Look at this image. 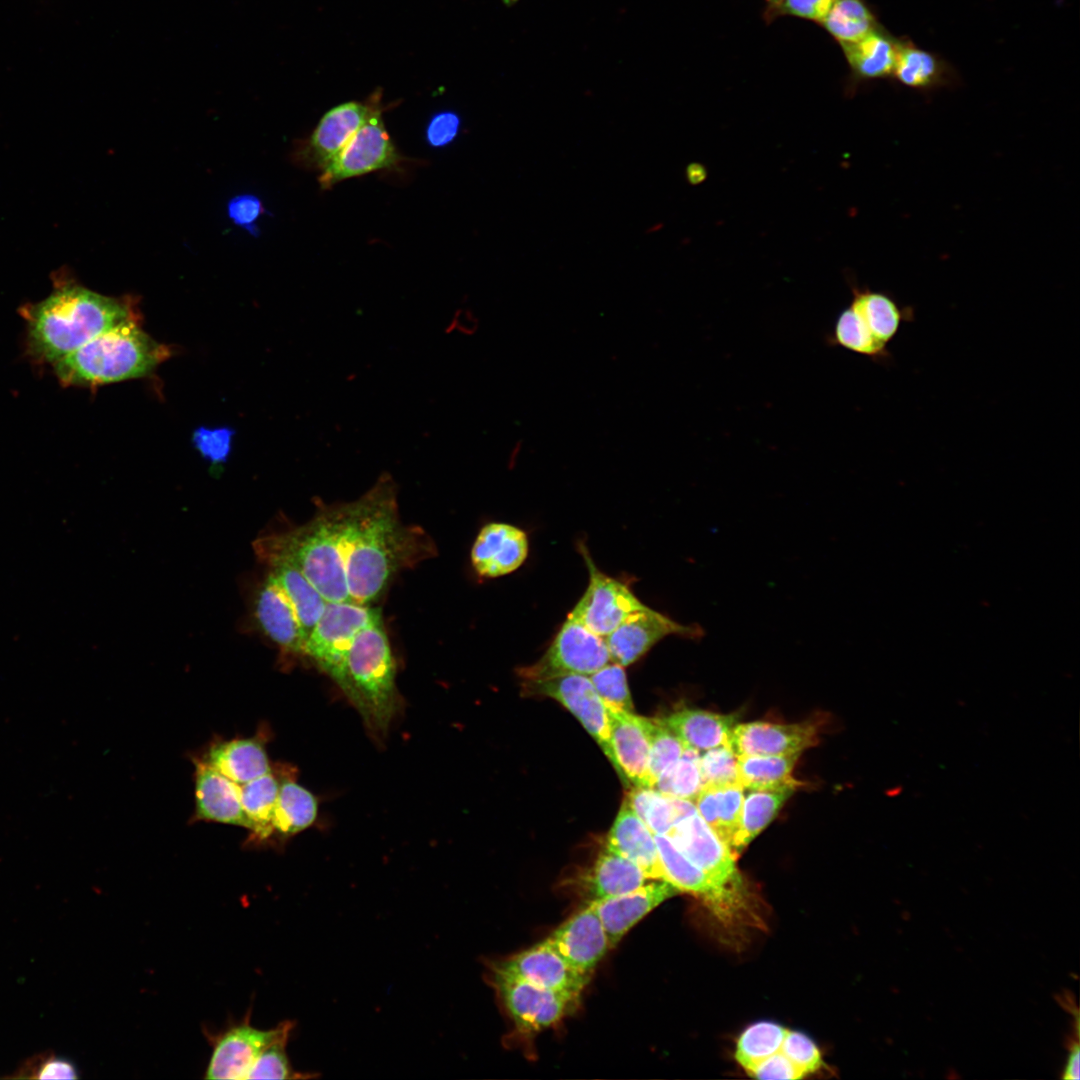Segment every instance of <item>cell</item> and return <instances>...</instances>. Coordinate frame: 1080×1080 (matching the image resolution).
<instances>
[{"instance_id": "6da1fadb", "label": "cell", "mask_w": 1080, "mask_h": 1080, "mask_svg": "<svg viewBox=\"0 0 1080 1080\" xmlns=\"http://www.w3.org/2000/svg\"><path fill=\"white\" fill-rule=\"evenodd\" d=\"M396 495L394 480L383 473L350 503L345 574L352 602L369 605L396 572L433 552L423 531L399 521Z\"/></svg>"}, {"instance_id": "7a4b0ae2", "label": "cell", "mask_w": 1080, "mask_h": 1080, "mask_svg": "<svg viewBox=\"0 0 1080 1080\" xmlns=\"http://www.w3.org/2000/svg\"><path fill=\"white\" fill-rule=\"evenodd\" d=\"M54 283L48 297L21 310L29 353L40 362L53 365L99 334L136 318L128 298L101 295L64 276Z\"/></svg>"}, {"instance_id": "3957f363", "label": "cell", "mask_w": 1080, "mask_h": 1080, "mask_svg": "<svg viewBox=\"0 0 1080 1080\" xmlns=\"http://www.w3.org/2000/svg\"><path fill=\"white\" fill-rule=\"evenodd\" d=\"M350 503L322 510L311 521L285 533L259 538L258 556L296 567L327 602L351 601L345 574Z\"/></svg>"}, {"instance_id": "277c9868", "label": "cell", "mask_w": 1080, "mask_h": 1080, "mask_svg": "<svg viewBox=\"0 0 1080 1080\" xmlns=\"http://www.w3.org/2000/svg\"><path fill=\"white\" fill-rule=\"evenodd\" d=\"M169 354L168 347L146 334L134 318L99 334L53 366L63 384L92 386L146 376Z\"/></svg>"}, {"instance_id": "5b68a950", "label": "cell", "mask_w": 1080, "mask_h": 1080, "mask_svg": "<svg viewBox=\"0 0 1080 1080\" xmlns=\"http://www.w3.org/2000/svg\"><path fill=\"white\" fill-rule=\"evenodd\" d=\"M341 690L359 712L369 733L386 736L400 709L396 664L382 618L355 637L346 659Z\"/></svg>"}, {"instance_id": "8992f818", "label": "cell", "mask_w": 1080, "mask_h": 1080, "mask_svg": "<svg viewBox=\"0 0 1080 1080\" xmlns=\"http://www.w3.org/2000/svg\"><path fill=\"white\" fill-rule=\"evenodd\" d=\"M654 838L666 881L681 893L687 892L697 897L725 927L759 925L761 918L755 911V897H743L717 885L687 859L666 835L655 834Z\"/></svg>"}, {"instance_id": "52a82bcc", "label": "cell", "mask_w": 1080, "mask_h": 1080, "mask_svg": "<svg viewBox=\"0 0 1080 1080\" xmlns=\"http://www.w3.org/2000/svg\"><path fill=\"white\" fill-rule=\"evenodd\" d=\"M381 618L380 610L369 605L327 602L307 638L304 655L341 687L348 652L356 635Z\"/></svg>"}, {"instance_id": "ba28073f", "label": "cell", "mask_w": 1080, "mask_h": 1080, "mask_svg": "<svg viewBox=\"0 0 1080 1080\" xmlns=\"http://www.w3.org/2000/svg\"><path fill=\"white\" fill-rule=\"evenodd\" d=\"M489 982L517 1030L535 1034L560 1022L577 1008L578 993L549 990L489 966Z\"/></svg>"}, {"instance_id": "9c48e42d", "label": "cell", "mask_w": 1080, "mask_h": 1080, "mask_svg": "<svg viewBox=\"0 0 1080 1080\" xmlns=\"http://www.w3.org/2000/svg\"><path fill=\"white\" fill-rule=\"evenodd\" d=\"M609 662L605 639L568 614L543 656L534 664L520 668L518 674L523 682L569 674L590 676Z\"/></svg>"}, {"instance_id": "30bf717a", "label": "cell", "mask_w": 1080, "mask_h": 1080, "mask_svg": "<svg viewBox=\"0 0 1080 1080\" xmlns=\"http://www.w3.org/2000/svg\"><path fill=\"white\" fill-rule=\"evenodd\" d=\"M664 835L714 883L740 896L754 898L737 868V857L697 812L678 820Z\"/></svg>"}, {"instance_id": "8fae6325", "label": "cell", "mask_w": 1080, "mask_h": 1080, "mask_svg": "<svg viewBox=\"0 0 1080 1080\" xmlns=\"http://www.w3.org/2000/svg\"><path fill=\"white\" fill-rule=\"evenodd\" d=\"M250 1018L249 1011L242 1021L232 1022L222 1030H203L212 1047L206 1079H247L263 1051L294 1027L292 1021L286 1020L274 1028L261 1030L251 1025Z\"/></svg>"}, {"instance_id": "7c38bea8", "label": "cell", "mask_w": 1080, "mask_h": 1080, "mask_svg": "<svg viewBox=\"0 0 1080 1080\" xmlns=\"http://www.w3.org/2000/svg\"><path fill=\"white\" fill-rule=\"evenodd\" d=\"M400 156L384 126L380 105L323 169L319 178L322 188L367 173L392 168Z\"/></svg>"}, {"instance_id": "4fadbf2b", "label": "cell", "mask_w": 1080, "mask_h": 1080, "mask_svg": "<svg viewBox=\"0 0 1080 1080\" xmlns=\"http://www.w3.org/2000/svg\"><path fill=\"white\" fill-rule=\"evenodd\" d=\"M581 552L588 567L589 583L569 615L605 638L630 614L647 606L625 583L600 571L584 545Z\"/></svg>"}, {"instance_id": "5bb4252c", "label": "cell", "mask_w": 1080, "mask_h": 1080, "mask_svg": "<svg viewBox=\"0 0 1080 1080\" xmlns=\"http://www.w3.org/2000/svg\"><path fill=\"white\" fill-rule=\"evenodd\" d=\"M523 688L530 695L549 697L566 707L595 739L617 771L607 708L589 676L569 674L542 681H527L523 683Z\"/></svg>"}, {"instance_id": "9a60e30c", "label": "cell", "mask_w": 1080, "mask_h": 1080, "mask_svg": "<svg viewBox=\"0 0 1080 1080\" xmlns=\"http://www.w3.org/2000/svg\"><path fill=\"white\" fill-rule=\"evenodd\" d=\"M669 635L695 640L700 639L704 631L698 624H681L647 606L630 614L604 639L611 662L625 667Z\"/></svg>"}, {"instance_id": "2e32d148", "label": "cell", "mask_w": 1080, "mask_h": 1080, "mask_svg": "<svg viewBox=\"0 0 1080 1080\" xmlns=\"http://www.w3.org/2000/svg\"><path fill=\"white\" fill-rule=\"evenodd\" d=\"M546 939L575 970L588 977L611 949L592 902L571 915Z\"/></svg>"}, {"instance_id": "e0dca14e", "label": "cell", "mask_w": 1080, "mask_h": 1080, "mask_svg": "<svg viewBox=\"0 0 1080 1080\" xmlns=\"http://www.w3.org/2000/svg\"><path fill=\"white\" fill-rule=\"evenodd\" d=\"M489 966L545 989L578 994L591 978L575 970L547 939Z\"/></svg>"}, {"instance_id": "ac0fdd59", "label": "cell", "mask_w": 1080, "mask_h": 1080, "mask_svg": "<svg viewBox=\"0 0 1080 1080\" xmlns=\"http://www.w3.org/2000/svg\"><path fill=\"white\" fill-rule=\"evenodd\" d=\"M817 732L816 725L810 722L736 723L730 731L727 746L736 756L802 753L816 745Z\"/></svg>"}, {"instance_id": "d6986e66", "label": "cell", "mask_w": 1080, "mask_h": 1080, "mask_svg": "<svg viewBox=\"0 0 1080 1080\" xmlns=\"http://www.w3.org/2000/svg\"><path fill=\"white\" fill-rule=\"evenodd\" d=\"M380 99L375 91L365 103L350 101L326 112L306 142L305 159L323 170L381 104Z\"/></svg>"}, {"instance_id": "ffe728a7", "label": "cell", "mask_w": 1080, "mask_h": 1080, "mask_svg": "<svg viewBox=\"0 0 1080 1080\" xmlns=\"http://www.w3.org/2000/svg\"><path fill=\"white\" fill-rule=\"evenodd\" d=\"M679 893L670 882L651 879L629 892L592 902L604 926L610 948L615 947L653 909Z\"/></svg>"}, {"instance_id": "44dd1931", "label": "cell", "mask_w": 1080, "mask_h": 1080, "mask_svg": "<svg viewBox=\"0 0 1080 1080\" xmlns=\"http://www.w3.org/2000/svg\"><path fill=\"white\" fill-rule=\"evenodd\" d=\"M617 773L625 783L648 787L650 741L645 717L607 707Z\"/></svg>"}, {"instance_id": "7402d4cb", "label": "cell", "mask_w": 1080, "mask_h": 1080, "mask_svg": "<svg viewBox=\"0 0 1080 1080\" xmlns=\"http://www.w3.org/2000/svg\"><path fill=\"white\" fill-rule=\"evenodd\" d=\"M527 555L528 538L522 529L491 522L477 535L471 549V562L480 576L492 578L515 571Z\"/></svg>"}, {"instance_id": "603a6c76", "label": "cell", "mask_w": 1080, "mask_h": 1080, "mask_svg": "<svg viewBox=\"0 0 1080 1080\" xmlns=\"http://www.w3.org/2000/svg\"><path fill=\"white\" fill-rule=\"evenodd\" d=\"M254 608L260 628L282 651L304 655L308 636L292 602L269 575L258 590Z\"/></svg>"}, {"instance_id": "cb8c5ba5", "label": "cell", "mask_w": 1080, "mask_h": 1080, "mask_svg": "<svg viewBox=\"0 0 1080 1080\" xmlns=\"http://www.w3.org/2000/svg\"><path fill=\"white\" fill-rule=\"evenodd\" d=\"M195 799L197 819L248 828L240 785L205 761L196 764Z\"/></svg>"}, {"instance_id": "d4e9b609", "label": "cell", "mask_w": 1080, "mask_h": 1080, "mask_svg": "<svg viewBox=\"0 0 1080 1080\" xmlns=\"http://www.w3.org/2000/svg\"><path fill=\"white\" fill-rule=\"evenodd\" d=\"M604 848L632 861L649 879L665 880L654 834L624 801Z\"/></svg>"}, {"instance_id": "484cf974", "label": "cell", "mask_w": 1080, "mask_h": 1080, "mask_svg": "<svg viewBox=\"0 0 1080 1080\" xmlns=\"http://www.w3.org/2000/svg\"><path fill=\"white\" fill-rule=\"evenodd\" d=\"M849 306L864 327L882 344L889 346L904 324L915 320V308L903 305L888 292L852 286Z\"/></svg>"}, {"instance_id": "4316f807", "label": "cell", "mask_w": 1080, "mask_h": 1080, "mask_svg": "<svg viewBox=\"0 0 1080 1080\" xmlns=\"http://www.w3.org/2000/svg\"><path fill=\"white\" fill-rule=\"evenodd\" d=\"M649 879L632 861L604 848L581 878L588 902H596L634 890Z\"/></svg>"}, {"instance_id": "83f0119b", "label": "cell", "mask_w": 1080, "mask_h": 1080, "mask_svg": "<svg viewBox=\"0 0 1080 1080\" xmlns=\"http://www.w3.org/2000/svg\"><path fill=\"white\" fill-rule=\"evenodd\" d=\"M661 720L683 741L685 746L703 752L727 745L730 731L736 724L737 715L719 714L697 708H682Z\"/></svg>"}, {"instance_id": "f1b7e54d", "label": "cell", "mask_w": 1080, "mask_h": 1080, "mask_svg": "<svg viewBox=\"0 0 1080 1080\" xmlns=\"http://www.w3.org/2000/svg\"><path fill=\"white\" fill-rule=\"evenodd\" d=\"M205 762L239 785L272 771L266 750L256 738L217 743L209 749Z\"/></svg>"}, {"instance_id": "f546056e", "label": "cell", "mask_w": 1080, "mask_h": 1080, "mask_svg": "<svg viewBox=\"0 0 1080 1080\" xmlns=\"http://www.w3.org/2000/svg\"><path fill=\"white\" fill-rule=\"evenodd\" d=\"M840 46L857 78L871 80L893 75L900 42L880 26L861 39Z\"/></svg>"}, {"instance_id": "4dcf8cb0", "label": "cell", "mask_w": 1080, "mask_h": 1080, "mask_svg": "<svg viewBox=\"0 0 1080 1080\" xmlns=\"http://www.w3.org/2000/svg\"><path fill=\"white\" fill-rule=\"evenodd\" d=\"M744 790L739 783L703 787L694 802L699 816L730 850L740 825Z\"/></svg>"}, {"instance_id": "1f68e13d", "label": "cell", "mask_w": 1080, "mask_h": 1080, "mask_svg": "<svg viewBox=\"0 0 1080 1080\" xmlns=\"http://www.w3.org/2000/svg\"><path fill=\"white\" fill-rule=\"evenodd\" d=\"M624 802L654 835L666 834L678 820L697 812L694 802L648 787L634 786Z\"/></svg>"}, {"instance_id": "d6a6232c", "label": "cell", "mask_w": 1080, "mask_h": 1080, "mask_svg": "<svg viewBox=\"0 0 1080 1080\" xmlns=\"http://www.w3.org/2000/svg\"><path fill=\"white\" fill-rule=\"evenodd\" d=\"M796 789H748L744 793L740 825L731 849L736 857L775 818Z\"/></svg>"}, {"instance_id": "836d02e7", "label": "cell", "mask_w": 1080, "mask_h": 1080, "mask_svg": "<svg viewBox=\"0 0 1080 1080\" xmlns=\"http://www.w3.org/2000/svg\"><path fill=\"white\" fill-rule=\"evenodd\" d=\"M824 341L827 346L843 348L885 367L894 362L889 346L879 342L864 327L849 305L838 313Z\"/></svg>"}, {"instance_id": "e575fe53", "label": "cell", "mask_w": 1080, "mask_h": 1080, "mask_svg": "<svg viewBox=\"0 0 1080 1080\" xmlns=\"http://www.w3.org/2000/svg\"><path fill=\"white\" fill-rule=\"evenodd\" d=\"M800 754L737 756L738 781L747 790L799 788L792 772Z\"/></svg>"}, {"instance_id": "d590c367", "label": "cell", "mask_w": 1080, "mask_h": 1080, "mask_svg": "<svg viewBox=\"0 0 1080 1080\" xmlns=\"http://www.w3.org/2000/svg\"><path fill=\"white\" fill-rule=\"evenodd\" d=\"M268 566L269 576L284 590L309 636L327 601L296 567L281 561L268 563Z\"/></svg>"}, {"instance_id": "8d00e7d4", "label": "cell", "mask_w": 1080, "mask_h": 1080, "mask_svg": "<svg viewBox=\"0 0 1080 1080\" xmlns=\"http://www.w3.org/2000/svg\"><path fill=\"white\" fill-rule=\"evenodd\" d=\"M280 781L269 772L240 785L241 804L248 828L255 840L268 839L273 833V817Z\"/></svg>"}, {"instance_id": "74e56055", "label": "cell", "mask_w": 1080, "mask_h": 1080, "mask_svg": "<svg viewBox=\"0 0 1080 1080\" xmlns=\"http://www.w3.org/2000/svg\"><path fill=\"white\" fill-rule=\"evenodd\" d=\"M318 812L314 795L291 779L280 782L273 817V829L279 835L289 837L311 826Z\"/></svg>"}, {"instance_id": "f35d334b", "label": "cell", "mask_w": 1080, "mask_h": 1080, "mask_svg": "<svg viewBox=\"0 0 1080 1080\" xmlns=\"http://www.w3.org/2000/svg\"><path fill=\"white\" fill-rule=\"evenodd\" d=\"M820 25L840 45L855 42L879 26L863 0H835Z\"/></svg>"}, {"instance_id": "ab89813d", "label": "cell", "mask_w": 1080, "mask_h": 1080, "mask_svg": "<svg viewBox=\"0 0 1080 1080\" xmlns=\"http://www.w3.org/2000/svg\"><path fill=\"white\" fill-rule=\"evenodd\" d=\"M787 1031L784 1026L771 1021L749 1025L737 1039L736 1061L748 1072L765 1058L780 1051Z\"/></svg>"}, {"instance_id": "60d3db41", "label": "cell", "mask_w": 1080, "mask_h": 1080, "mask_svg": "<svg viewBox=\"0 0 1080 1080\" xmlns=\"http://www.w3.org/2000/svg\"><path fill=\"white\" fill-rule=\"evenodd\" d=\"M943 65L933 54L912 44L900 42L893 76L915 89L935 87L944 80Z\"/></svg>"}, {"instance_id": "b9f144b4", "label": "cell", "mask_w": 1080, "mask_h": 1080, "mask_svg": "<svg viewBox=\"0 0 1080 1080\" xmlns=\"http://www.w3.org/2000/svg\"><path fill=\"white\" fill-rule=\"evenodd\" d=\"M700 753L686 746L682 756L660 774L652 788L671 797L695 802L703 787Z\"/></svg>"}, {"instance_id": "7bdbcfd3", "label": "cell", "mask_w": 1080, "mask_h": 1080, "mask_svg": "<svg viewBox=\"0 0 1080 1080\" xmlns=\"http://www.w3.org/2000/svg\"><path fill=\"white\" fill-rule=\"evenodd\" d=\"M650 741L648 780L652 788L660 774L683 754L685 744L661 719L645 717Z\"/></svg>"}, {"instance_id": "ee69618b", "label": "cell", "mask_w": 1080, "mask_h": 1080, "mask_svg": "<svg viewBox=\"0 0 1080 1080\" xmlns=\"http://www.w3.org/2000/svg\"><path fill=\"white\" fill-rule=\"evenodd\" d=\"M589 678L607 707L633 712V702L623 666L609 662Z\"/></svg>"}, {"instance_id": "f6af8a7d", "label": "cell", "mask_w": 1080, "mask_h": 1080, "mask_svg": "<svg viewBox=\"0 0 1080 1080\" xmlns=\"http://www.w3.org/2000/svg\"><path fill=\"white\" fill-rule=\"evenodd\" d=\"M292 1030L284 1032L259 1056L247 1079H299L313 1077L295 1071L289 1061L286 1046Z\"/></svg>"}, {"instance_id": "bcb514c9", "label": "cell", "mask_w": 1080, "mask_h": 1080, "mask_svg": "<svg viewBox=\"0 0 1080 1080\" xmlns=\"http://www.w3.org/2000/svg\"><path fill=\"white\" fill-rule=\"evenodd\" d=\"M699 765L703 787H721L739 783L737 756L727 745L701 752Z\"/></svg>"}, {"instance_id": "7dc6e473", "label": "cell", "mask_w": 1080, "mask_h": 1080, "mask_svg": "<svg viewBox=\"0 0 1080 1080\" xmlns=\"http://www.w3.org/2000/svg\"><path fill=\"white\" fill-rule=\"evenodd\" d=\"M780 1051L803 1076L816 1072L823 1066L819 1048L809 1036L802 1032L788 1030Z\"/></svg>"}, {"instance_id": "c3c4849f", "label": "cell", "mask_w": 1080, "mask_h": 1080, "mask_svg": "<svg viewBox=\"0 0 1080 1080\" xmlns=\"http://www.w3.org/2000/svg\"><path fill=\"white\" fill-rule=\"evenodd\" d=\"M835 0H775L768 3L767 20L778 16H794L820 24Z\"/></svg>"}, {"instance_id": "681fc988", "label": "cell", "mask_w": 1080, "mask_h": 1080, "mask_svg": "<svg viewBox=\"0 0 1080 1080\" xmlns=\"http://www.w3.org/2000/svg\"><path fill=\"white\" fill-rule=\"evenodd\" d=\"M228 216L234 224L256 236L259 233L257 220L263 214L261 201L254 195H239L232 198L227 207Z\"/></svg>"}, {"instance_id": "f907efd6", "label": "cell", "mask_w": 1080, "mask_h": 1080, "mask_svg": "<svg viewBox=\"0 0 1080 1080\" xmlns=\"http://www.w3.org/2000/svg\"><path fill=\"white\" fill-rule=\"evenodd\" d=\"M747 1073L754 1078L764 1080H792L804 1077L781 1051L765 1058Z\"/></svg>"}, {"instance_id": "816d5d0a", "label": "cell", "mask_w": 1080, "mask_h": 1080, "mask_svg": "<svg viewBox=\"0 0 1080 1080\" xmlns=\"http://www.w3.org/2000/svg\"><path fill=\"white\" fill-rule=\"evenodd\" d=\"M460 119L454 112L445 111L436 114L427 128V139L432 146H444L457 135Z\"/></svg>"}, {"instance_id": "f5cc1de1", "label": "cell", "mask_w": 1080, "mask_h": 1080, "mask_svg": "<svg viewBox=\"0 0 1080 1080\" xmlns=\"http://www.w3.org/2000/svg\"><path fill=\"white\" fill-rule=\"evenodd\" d=\"M231 432L225 430H201L196 433V442L201 452L213 461L223 460L229 451Z\"/></svg>"}, {"instance_id": "db71d44e", "label": "cell", "mask_w": 1080, "mask_h": 1080, "mask_svg": "<svg viewBox=\"0 0 1080 1080\" xmlns=\"http://www.w3.org/2000/svg\"><path fill=\"white\" fill-rule=\"evenodd\" d=\"M78 1069L72 1061L64 1057H57L50 1052L45 1059L38 1079H78Z\"/></svg>"}, {"instance_id": "11a10c76", "label": "cell", "mask_w": 1080, "mask_h": 1080, "mask_svg": "<svg viewBox=\"0 0 1080 1080\" xmlns=\"http://www.w3.org/2000/svg\"><path fill=\"white\" fill-rule=\"evenodd\" d=\"M1064 1078L1072 1080H1077L1080 1078V1053L1078 1045H1075L1071 1050L1064 1071Z\"/></svg>"}, {"instance_id": "9f6ffc18", "label": "cell", "mask_w": 1080, "mask_h": 1080, "mask_svg": "<svg viewBox=\"0 0 1080 1080\" xmlns=\"http://www.w3.org/2000/svg\"><path fill=\"white\" fill-rule=\"evenodd\" d=\"M687 178L692 184H697L703 181L705 177V169L702 165L693 163L687 167Z\"/></svg>"}, {"instance_id": "6f0895ef", "label": "cell", "mask_w": 1080, "mask_h": 1080, "mask_svg": "<svg viewBox=\"0 0 1080 1080\" xmlns=\"http://www.w3.org/2000/svg\"><path fill=\"white\" fill-rule=\"evenodd\" d=\"M902 791L903 787L901 785H896L887 789L885 793L888 797L894 798L898 797L902 793Z\"/></svg>"}, {"instance_id": "680465c9", "label": "cell", "mask_w": 1080, "mask_h": 1080, "mask_svg": "<svg viewBox=\"0 0 1080 1080\" xmlns=\"http://www.w3.org/2000/svg\"><path fill=\"white\" fill-rule=\"evenodd\" d=\"M502 1H503V3L505 5L510 6V5H513L514 3H516L518 0H502Z\"/></svg>"}, {"instance_id": "91938a15", "label": "cell", "mask_w": 1080, "mask_h": 1080, "mask_svg": "<svg viewBox=\"0 0 1080 1080\" xmlns=\"http://www.w3.org/2000/svg\"><path fill=\"white\" fill-rule=\"evenodd\" d=\"M767 1H768V3H769V2H772V1H775V0H767Z\"/></svg>"}]
</instances>
